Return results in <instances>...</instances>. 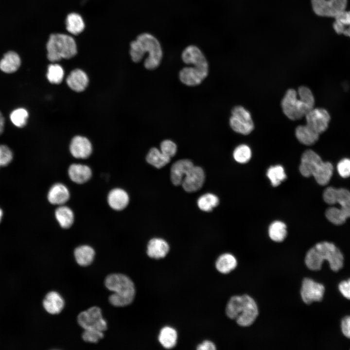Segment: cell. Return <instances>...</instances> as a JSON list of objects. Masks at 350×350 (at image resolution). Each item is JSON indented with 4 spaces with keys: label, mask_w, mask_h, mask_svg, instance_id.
Returning <instances> with one entry per match:
<instances>
[{
    "label": "cell",
    "mask_w": 350,
    "mask_h": 350,
    "mask_svg": "<svg viewBox=\"0 0 350 350\" xmlns=\"http://www.w3.org/2000/svg\"><path fill=\"white\" fill-rule=\"evenodd\" d=\"M183 68L179 72V79L182 83L189 86L199 85L206 78L209 67L193 66Z\"/></svg>",
    "instance_id": "4fadbf2b"
},
{
    "label": "cell",
    "mask_w": 350,
    "mask_h": 350,
    "mask_svg": "<svg viewBox=\"0 0 350 350\" xmlns=\"http://www.w3.org/2000/svg\"><path fill=\"white\" fill-rule=\"evenodd\" d=\"M323 162V161L316 153L312 150H307L301 156L299 171L304 177L313 176Z\"/></svg>",
    "instance_id": "5bb4252c"
},
{
    "label": "cell",
    "mask_w": 350,
    "mask_h": 350,
    "mask_svg": "<svg viewBox=\"0 0 350 350\" xmlns=\"http://www.w3.org/2000/svg\"><path fill=\"white\" fill-rule=\"evenodd\" d=\"M266 175L273 187L279 186L286 178L284 169L280 165L270 167L267 171Z\"/></svg>",
    "instance_id": "d590c367"
},
{
    "label": "cell",
    "mask_w": 350,
    "mask_h": 350,
    "mask_svg": "<svg viewBox=\"0 0 350 350\" xmlns=\"http://www.w3.org/2000/svg\"><path fill=\"white\" fill-rule=\"evenodd\" d=\"M79 325L85 330H95L102 332L107 329V322L103 318L101 309L92 307L81 312L77 316Z\"/></svg>",
    "instance_id": "9c48e42d"
},
{
    "label": "cell",
    "mask_w": 350,
    "mask_h": 350,
    "mask_svg": "<svg viewBox=\"0 0 350 350\" xmlns=\"http://www.w3.org/2000/svg\"><path fill=\"white\" fill-rule=\"evenodd\" d=\"M177 334L174 328L166 326L160 331L158 340L161 345L166 349L174 347L176 343Z\"/></svg>",
    "instance_id": "f546056e"
},
{
    "label": "cell",
    "mask_w": 350,
    "mask_h": 350,
    "mask_svg": "<svg viewBox=\"0 0 350 350\" xmlns=\"http://www.w3.org/2000/svg\"><path fill=\"white\" fill-rule=\"evenodd\" d=\"M68 31L72 34H78L83 30L85 25L81 17L76 13L69 14L66 19Z\"/></svg>",
    "instance_id": "e575fe53"
},
{
    "label": "cell",
    "mask_w": 350,
    "mask_h": 350,
    "mask_svg": "<svg viewBox=\"0 0 350 350\" xmlns=\"http://www.w3.org/2000/svg\"><path fill=\"white\" fill-rule=\"evenodd\" d=\"M105 287L114 292L108 298L113 306L122 307L130 304L135 296L133 282L127 276L120 273L108 275L105 279Z\"/></svg>",
    "instance_id": "277c9868"
},
{
    "label": "cell",
    "mask_w": 350,
    "mask_h": 350,
    "mask_svg": "<svg viewBox=\"0 0 350 350\" xmlns=\"http://www.w3.org/2000/svg\"><path fill=\"white\" fill-rule=\"evenodd\" d=\"M20 63L19 55L14 52L10 51L5 53L0 61V69L5 73H12L18 70Z\"/></svg>",
    "instance_id": "484cf974"
},
{
    "label": "cell",
    "mask_w": 350,
    "mask_h": 350,
    "mask_svg": "<svg viewBox=\"0 0 350 350\" xmlns=\"http://www.w3.org/2000/svg\"><path fill=\"white\" fill-rule=\"evenodd\" d=\"M4 124L0 123V135L3 132Z\"/></svg>",
    "instance_id": "681fc988"
},
{
    "label": "cell",
    "mask_w": 350,
    "mask_h": 350,
    "mask_svg": "<svg viewBox=\"0 0 350 350\" xmlns=\"http://www.w3.org/2000/svg\"><path fill=\"white\" fill-rule=\"evenodd\" d=\"M341 327L343 334L350 339V315L346 316L342 319Z\"/></svg>",
    "instance_id": "7dc6e473"
},
{
    "label": "cell",
    "mask_w": 350,
    "mask_h": 350,
    "mask_svg": "<svg viewBox=\"0 0 350 350\" xmlns=\"http://www.w3.org/2000/svg\"><path fill=\"white\" fill-rule=\"evenodd\" d=\"M219 202L217 196L212 193H206L198 198L197 205L201 210L210 211L218 205Z\"/></svg>",
    "instance_id": "8d00e7d4"
},
{
    "label": "cell",
    "mask_w": 350,
    "mask_h": 350,
    "mask_svg": "<svg viewBox=\"0 0 350 350\" xmlns=\"http://www.w3.org/2000/svg\"><path fill=\"white\" fill-rule=\"evenodd\" d=\"M3 212L2 210L0 209V222L1 221L2 216Z\"/></svg>",
    "instance_id": "816d5d0a"
},
{
    "label": "cell",
    "mask_w": 350,
    "mask_h": 350,
    "mask_svg": "<svg viewBox=\"0 0 350 350\" xmlns=\"http://www.w3.org/2000/svg\"><path fill=\"white\" fill-rule=\"evenodd\" d=\"M338 289L345 298L350 300V279L340 282L338 285Z\"/></svg>",
    "instance_id": "bcb514c9"
},
{
    "label": "cell",
    "mask_w": 350,
    "mask_h": 350,
    "mask_svg": "<svg viewBox=\"0 0 350 350\" xmlns=\"http://www.w3.org/2000/svg\"><path fill=\"white\" fill-rule=\"evenodd\" d=\"M268 234L270 238L274 242L283 241L287 235L286 225L280 221L272 222L269 227Z\"/></svg>",
    "instance_id": "d6a6232c"
},
{
    "label": "cell",
    "mask_w": 350,
    "mask_h": 350,
    "mask_svg": "<svg viewBox=\"0 0 350 350\" xmlns=\"http://www.w3.org/2000/svg\"><path fill=\"white\" fill-rule=\"evenodd\" d=\"M47 57L52 62L57 61L62 58L69 59L77 53L76 45L70 36L54 34L50 35L47 44Z\"/></svg>",
    "instance_id": "5b68a950"
},
{
    "label": "cell",
    "mask_w": 350,
    "mask_h": 350,
    "mask_svg": "<svg viewBox=\"0 0 350 350\" xmlns=\"http://www.w3.org/2000/svg\"><path fill=\"white\" fill-rule=\"evenodd\" d=\"M107 201L112 209L116 210H121L124 209L128 204L129 196L124 190L120 188H115L109 192Z\"/></svg>",
    "instance_id": "7402d4cb"
},
{
    "label": "cell",
    "mask_w": 350,
    "mask_h": 350,
    "mask_svg": "<svg viewBox=\"0 0 350 350\" xmlns=\"http://www.w3.org/2000/svg\"><path fill=\"white\" fill-rule=\"evenodd\" d=\"M311 2L316 15L334 18L345 10L347 0H311Z\"/></svg>",
    "instance_id": "30bf717a"
},
{
    "label": "cell",
    "mask_w": 350,
    "mask_h": 350,
    "mask_svg": "<svg viewBox=\"0 0 350 350\" xmlns=\"http://www.w3.org/2000/svg\"><path fill=\"white\" fill-rule=\"evenodd\" d=\"M205 181V174L203 169L193 166L185 175L181 185L187 192H192L200 189Z\"/></svg>",
    "instance_id": "9a60e30c"
},
{
    "label": "cell",
    "mask_w": 350,
    "mask_h": 350,
    "mask_svg": "<svg viewBox=\"0 0 350 350\" xmlns=\"http://www.w3.org/2000/svg\"><path fill=\"white\" fill-rule=\"evenodd\" d=\"M337 170L343 178H348L350 176V159L343 158L341 159L337 165Z\"/></svg>",
    "instance_id": "f6af8a7d"
},
{
    "label": "cell",
    "mask_w": 350,
    "mask_h": 350,
    "mask_svg": "<svg viewBox=\"0 0 350 350\" xmlns=\"http://www.w3.org/2000/svg\"><path fill=\"white\" fill-rule=\"evenodd\" d=\"M197 349L198 350H215L216 347L213 343L210 341L206 340L199 345Z\"/></svg>",
    "instance_id": "c3c4849f"
},
{
    "label": "cell",
    "mask_w": 350,
    "mask_h": 350,
    "mask_svg": "<svg viewBox=\"0 0 350 350\" xmlns=\"http://www.w3.org/2000/svg\"><path fill=\"white\" fill-rule=\"evenodd\" d=\"M251 150L246 144H241L234 150L233 156L234 159L238 163H245L251 157Z\"/></svg>",
    "instance_id": "f35d334b"
},
{
    "label": "cell",
    "mask_w": 350,
    "mask_h": 350,
    "mask_svg": "<svg viewBox=\"0 0 350 350\" xmlns=\"http://www.w3.org/2000/svg\"><path fill=\"white\" fill-rule=\"evenodd\" d=\"M70 150L71 154L75 158H87L92 153V145L87 138L76 136L71 141Z\"/></svg>",
    "instance_id": "e0dca14e"
},
{
    "label": "cell",
    "mask_w": 350,
    "mask_h": 350,
    "mask_svg": "<svg viewBox=\"0 0 350 350\" xmlns=\"http://www.w3.org/2000/svg\"><path fill=\"white\" fill-rule=\"evenodd\" d=\"M68 174L70 179L78 184L86 182L92 175L90 168L81 164H71L69 168Z\"/></svg>",
    "instance_id": "603a6c76"
},
{
    "label": "cell",
    "mask_w": 350,
    "mask_h": 350,
    "mask_svg": "<svg viewBox=\"0 0 350 350\" xmlns=\"http://www.w3.org/2000/svg\"><path fill=\"white\" fill-rule=\"evenodd\" d=\"M333 171V167L331 163L323 161L320 168L313 176L318 184L326 185L330 181Z\"/></svg>",
    "instance_id": "836d02e7"
},
{
    "label": "cell",
    "mask_w": 350,
    "mask_h": 350,
    "mask_svg": "<svg viewBox=\"0 0 350 350\" xmlns=\"http://www.w3.org/2000/svg\"><path fill=\"white\" fill-rule=\"evenodd\" d=\"M147 162L156 168H161L168 164L171 158L165 156L157 148H152L146 156Z\"/></svg>",
    "instance_id": "4dcf8cb0"
},
{
    "label": "cell",
    "mask_w": 350,
    "mask_h": 350,
    "mask_svg": "<svg viewBox=\"0 0 350 350\" xmlns=\"http://www.w3.org/2000/svg\"><path fill=\"white\" fill-rule=\"evenodd\" d=\"M13 158V154L10 148L4 145H0V167L9 164Z\"/></svg>",
    "instance_id": "ee69618b"
},
{
    "label": "cell",
    "mask_w": 350,
    "mask_h": 350,
    "mask_svg": "<svg viewBox=\"0 0 350 350\" xmlns=\"http://www.w3.org/2000/svg\"><path fill=\"white\" fill-rule=\"evenodd\" d=\"M48 200L53 205H62L70 198V192L67 188L61 183H56L52 186L48 193Z\"/></svg>",
    "instance_id": "cb8c5ba5"
},
{
    "label": "cell",
    "mask_w": 350,
    "mask_h": 350,
    "mask_svg": "<svg viewBox=\"0 0 350 350\" xmlns=\"http://www.w3.org/2000/svg\"><path fill=\"white\" fill-rule=\"evenodd\" d=\"M299 97L310 107L313 108L315 105V98L311 90L305 86L300 87L298 90Z\"/></svg>",
    "instance_id": "60d3db41"
},
{
    "label": "cell",
    "mask_w": 350,
    "mask_h": 350,
    "mask_svg": "<svg viewBox=\"0 0 350 350\" xmlns=\"http://www.w3.org/2000/svg\"><path fill=\"white\" fill-rule=\"evenodd\" d=\"M130 55L133 62H139L147 53L144 67L153 70L159 66L163 57V50L159 41L153 34L144 32L139 35L130 43Z\"/></svg>",
    "instance_id": "6da1fadb"
},
{
    "label": "cell",
    "mask_w": 350,
    "mask_h": 350,
    "mask_svg": "<svg viewBox=\"0 0 350 350\" xmlns=\"http://www.w3.org/2000/svg\"><path fill=\"white\" fill-rule=\"evenodd\" d=\"M297 139L302 144L311 145L318 140L319 134L306 125L298 126L295 131Z\"/></svg>",
    "instance_id": "d4e9b609"
},
{
    "label": "cell",
    "mask_w": 350,
    "mask_h": 350,
    "mask_svg": "<svg viewBox=\"0 0 350 350\" xmlns=\"http://www.w3.org/2000/svg\"><path fill=\"white\" fill-rule=\"evenodd\" d=\"M104 336L103 332L95 330H85L82 337L87 342L97 343L99 339Z\"/></svg>",
    "instance_id": "7bdbcfd3"
},
{
    "label": "cell",
    "mask_w": 350,
    "mask_h": 350,
    "mask_svg": "<svg viewBox=\"0 0 350 350\" xmlns=\"http://www.w3.org/2000/svg\"><path fill=\"white\" fill-rule=\"evenodd\" d=\"M193 166L192 162L187 159L175 162L171 169V179L173 184L181 185L185 175Z\"/></svg>",
    "instance_id": "ac0fdd59"
},
{
    "label": "cell",
    "mask_w": 350,
    "mask_h": 350,
    "mask_svg": "<svg viewBox=\"0 0 350 350\" xmlns=\"http://www.w3.org/2000/svg\"><path fill=\"white\" fill-rule=\"evenodd\" d=\"M55 215L60 226L64 228H70L73 223V213L71 209L67 206H61L56 209Z\"/></svg>",
    "instance_id": "1f68e13d"
},
{
    "label": "cell",
    "mask_w": 350,
    "mask_h": 350,
    "mask_svg": "<svg viewBox=\"0 0 350 350\" xmlns=\"http://www.w3.org/2000/svg\"><path fill=\"white\" fill-rule=\"evenodd\" d=\"M169 250L168 244L161 238H153L147 245V254L150 258L158 259L164 258Z\"/></svg>",
    "instance_id": "44dd1931"
},
{
    "label": "cell",
    "mask_w": 350,
    "mask_h": 350,
    "mask_svg": "<svg viewBox=\"0 0 350 350\" xmlns=\"http://www.w3.org/2000/svg\"><path fill=\"white\" fill-rule=\"evenodd\" d=\"M64 71L62 67L57 64H51L48 66L47 78L52 84H58L63 80Z\"/></svg>",
    "instance_id": "74e56055"
},
{
    "label": "cell",
    "mask_w": 350,
    "mask_h": 350,
    "mask_svg": "<svg viewBox=\"0 0 350 350\" xmlns=\"http://www.w3.org/2000/svg\"><path fill=\"white\" fill-rule=\"evenodd\" d=\"M88 81L87 74L80 69L72 70L66 80L68 86L76 92H82L84 90L88 85Z\"/></svg>",
    "instance_id": "d6986e66"
},
{
    "label": "cell",
    "mask_w": 350,
    "mask_h": 350,
    "mask_svg": "<svg viewBox=\"0 0 350 350\" xmlns=\"http://www.w3.org/2000/svg\"><path fill=\"white\" fill-rule=\"evenodd\" d=\"M324 261L328 262L334 272L343 266L344 257L341 251L334 244L326 241L318 243L311 248L304 259L306 266L312 271L320 270Z\"/></svg>",
    "instance_id": "7a4b0ae2"
},
{
    "label": "cell",
    "mask_w": 350,
    "mask_h": 350,
    "mask_svg": "<svg viewBox=\"0 0 350 350\" xmlns=\"http://www.w3.org/2000/svg\"><path fill=\"white\" fill-rule=\"evenodd\" d=\"M237 266V261L231 254L221 255L215 262L216 269L222 274H228L233 271Z\"/></svg>",
    "instance_id": "f1b7e54d"
},
{
    "label": "cell",
    "mask_w": 350,
    "mask_h": 350,
    "mask_svg": "<svg viewBox=\"0 0 350 350\" xmlns=\"http://www.w3.org/2000/svg\"><path fill=\"white\" fill-rule=\"evenodd\" d=\"M325 292L324 286L313 280L304 278L301 283L300 294L302 301L306 304L322 300Z\"/></svg>",
    "instance_id": "8fae6325"
},
{
    "label": "cell",
    "mask_w": 350,
    "mask_h": 350,
    "mask_svg": "<svg viewBox=\"0 0 350 350\" xmlns=\"http://www.w3.org/2000/svg\"><path fill=\"white\" fill-rule=\"evenodd\" d=\"M281 106L284 114L292 120H299L305 117L313 109L298 98V92L294 89L287 90L281 101Z\"/></svg>",
    "instance_id": "8992f818"
},
{
    "label": "cell",
    "mask_w": 350,
    "mask_h": 350,
    "mask_svg": "<svg viewBox=\"0 0 350 350\" xmlns=\"http://www.w3.org/2000/svg\"><path fill=\"white\" fill-rule=\"evenodd\" d=\"M228 317L242 327L251 325L257 319L259 310L255 300L248 295L231 297L226 307Z\"/></svg>",
    "instance_id": "3957f363"
},
{
    "label": "cell",
    "mask_w": 350,
    "mask_h": 350,
    "mask_svg": "<svg viewBox=\"0 0 350 350\" xmlns=\"http://www.w3.org/2000/svg\"><path fill=\"white\" fill-rule=\"evenodd\" d=\"M229 124L233 131L245 135L250 134L254 129L250 112L242 106H236L232 109Z\"/></svg>",
    "instance_id": "ba28073f"
},
{
    "label": "cell",
    "mask_w": 350,
    "mask_h": 350,
    "mask_svg": "<svg viewBox=\"0 0 350 350\" xmlns=\"http://www.w3.org/2000/svg\"><path fill=\"white\" fill-rule=\"evenodd\" d=\"M323 198L329 205L338 204L340 207L335 208L345 219L350 217V192L348 190L328 187L324 191Z\"/></svg>",
    "instance_id": "52a82bcc"
},
{
    "label": "cell",
    "mask_w": 350,
    "mask_h": 350,
    "mask_svg": "<svg viewBox=\"0 0 350 350\" xmlns=\"http://www.w3.org/2000/svg\"><path fill=\"white\" fill-rule=\"evenodd\" d=\"M181 58L184 63L209 67L207 60L200 49L194 45L187 46L182 51Z\"/></svg>",
    "instance_id": "2e32d148"
},
{
    "label": "cell",
    "mask_w": 350,
    "mask_h": 350,
    "mask_svg": "<svg viewBox=\"0 0 350 350\" xmlns=\"http://www.w3.org/2000/svg\"><path fill=\"white\" fill-rule=\"evenodd\" d=\"M0 122H4L3 116L0 111Z\"/></svg>",
    "instance_id": "f907efd6"
},
{
    "label": "cell",
    "mask_w": 350,
    "mask_h": 350,
    "mask_svg": "<svg viewBox=\"0 0 350 350\" xmlns=\"http://www.w3.org/2000/svg\"><path fill=\"white\" fill-rule=\"evenodd\" d=\"M306 125L319 135L327 129L330 121L328 112L322 108H313L305 115Z\"/></svg>",
    "instance_id": "7c38bea8"
},
{
    "label": "cell",
    "mask_w": 350,
    "mask_h": 350,
    "mask_svg": "<svg viewBox=\"0 0 350 350\" xmlns=\"http://www.w3.org/2000/svg\"><path fill=\"white\" fill-rule=\"evenodd\" d=\"M334 18L333 28L335 32L350 37V11L345 10Z\"/></svg>",
    "instance_id": "83f0119b"
},
{
    "label": "cell",
    "mask_w": 350,
    "mask_h": 350,
    "mask_svg": "<svg viewBox=\"0 0 350 350\" xmlns=\"http://www.w3.org/2000/svg\"><path fill=\"white\" fill-rule=\"evenodd\" d=\"M64 305L63 298L55 291L49 292L43 301V305L45 310L52 315L60 313L63 310Z\"/></svg>",
    "instance_id": "ffe728a7"
},
{
    "label": "cell",
    "mask_w": 350,
    "mask_h": 350,
    "mask_svg": "<svg viewBox=\"0 0 350 350\" xmlns=\"http://www.w3.org/2000/svg\"><path fill=\"white\" fill-rule=\"evenodd\" d=\"M160 150L165 156L172 158L174 157L177 151L176 144L169 140L162 141L160 145Z\"/></svg>",
    "instance_id": "b9f144b4"
},
{
    "label": "cell",
    "mask_w": 350,
    "mask_h": 350,
    "mask_svg": "<svg viewBox=\"0 0 350 350\" xmlns=\"http://www.w3.org/2000/svg\"><path fill=\"white\" fill-rule=\"evenodd\" d=\"M28 116L27 110L23 108H19L11 112L10 118L15 125L18 127H22L26 125Z\"/></svg>",
    "instance_id": "ab89813d"
},
{
    "label": "cell",
    "mask_w": 350,
    "mask_h": 350,
    "mask_svg": "<svg viewBox=\"0 0 350 350\" xmlns=\"http://www.w3.org/2000/svg\"><path fill=\"white\" fill-rule=\"evenodd\" d=\"M74 255L78 264L82 266H87L92 262L94 258L95 251L91 246L83 245L75 249Z\"/></svg>",
    "instance_id": "4316f807"
}]
</instances>
